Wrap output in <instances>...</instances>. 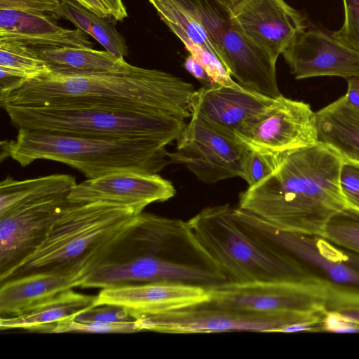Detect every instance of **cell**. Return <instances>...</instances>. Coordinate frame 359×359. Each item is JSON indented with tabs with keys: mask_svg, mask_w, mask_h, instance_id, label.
I'll use <instances>...</instances> for the list:
<instances>
[{
	"mask_svg": "<svg viewBox=\"0 0 359 359\" xmlns=\"http://www.w3.org/2000/svg\"><path fill=\"white\" fill-rule=\"evenodd\" d=\"M48 73L64 76H87L132 70L135 66L107 50L92 48L29 46Z\"/></svg>",
	"mask_w": 359,
	"mask_h": 359,
	"instance_id": "7402d4cb",
	"label": "cell"
},
{
	"mask_svg": "<svg viewBox=\"0 0 359 359\" xmlns=\"http://www.w3.org/2000/svg\"><path fill=\"white\" fill-rule=\"evenodd\" d=\"M343 163L320 142L288 152L273 172L239 194L238 207L280 230L321 236L347 206L340 187Z\"/></svg>",
	"mask_w": 359,
	"mask_h": 359,
	"instance_id": "3957f363",
	"label": "cell"
},
{
	"mask_svg": "<svg viewBox=\"0 0 359 359\" xmlns=\"http://www.w3.org/2000/svg\"><path fill=\"white\" fill-rule=\"evenodd\" d=\"M282 55L296 79L359 76V51L319 29L301 33Z\"/></svg>",
	"mask_w": 359,
	"mask_h": 359,
	"instance_id": "2e32d148",
	"label": "cell"
},
{
	"mask_svg": "<svg viewBox=\"0 0 359 359\" xmlns=\"http://www.w3.org/2000/svg\"><path fill=\"white\" fill-rule=\"evenodd\" d=\"M137 215L132 208L114 203H73L33 250L0 274V283L38 272L84 280L132 226Z\"/></svg>",
	"mask_w": 359,
	"mask_h": 359,
	"instance_id": "277c9868",
	"label": "cell"
},
{
	"mask_svg": "<svg viewBox=\"0 0 359 359\" xmlns=\"http://www.w3.org/2000/svg\"><path fill=\"white\" fill-rule=\"evenodd\" d=\"M0 67L19 71L30 79L49 72L29 46L12 41L0 40Z\"/></svg>",
	"mask_w": 359,
	"mask_h": 359,
	"instance_id": "f1b7e54d",
	"label": "cell"
},
{
	"mask_svg": "<svg viewBox=\"0 0 359 359\" xmlns=\"http://www.w3.org/2000/svg\"><path fill=\"white\" fill-rule=\"evenodd\" d=\"M174 282L207 290L226 283L187 221L141 212L81 287Z\"/></svg>",
	"mask_w": 359,
	"mask_h": 359,
	"instance_id": "6da1fadb",
	"label": "cell"
},
{
	"mask_svg": "<svg viewBox=\"0 0 359 359\" xmlns=\"http://www.w3.org/2000/svg\"><path fill=\"white\" fill-rule=\"evenodd\" d=\"M209 299L206 288L174 282H151L102 288L95 306L123 307L135 317L184 308Z\"/></svg>",
	"mask_w": 359,
	"mask_h": 359,
	"instance_id": "e0dca14e",
	"label": "cell"
},
{
	"mask_svg": "<svg viewBox=\"0 0 359 359\" xmlns=\"http://www.w3.org/2000/svg\"><path fill=\"white\" fill-rule=\"evenodd\" d=\"M285 154L273 155L248 149L241 177L247 182L248 187L256 184L274 171Z\"/></svg>",
	"mask_w": 359,
	"mask_h": 359,
	"instance_id": "4dcf8cb0",
	"label": "cell"
},
{
	"mask_svg": "<svg viewBox=\"0 0 359 359\" xmlns=\"http://www.w3.org/2000/svg\"><path fill=\"white\" fill-rule=\"evenodd\" d=\"M76 184L75 177L67 174H54L25 180L7 177L0 183V214L25 203L69 196Z\"/></svg>",
	"mask_w": 359,
	"mask_h": 359,
	"instance_id": "d4e9b609",
	"label": "cell"
},
{
	"mask_svg": "<svg viewBox=\"0 0 359 359\" xmlns=\"http://www.w3.org/2000/svg\"><path fill=\"white\" fill-rule=\"evenodd\" d=\"M176 149L169 152L172 163L186 167L198 180L215 184L241 177L248 149L235 135L224 133L191 113L179 137Z\"/></svg>",
	"mask_w": 359,
	"mask_h": 359,
	"instance_id": "7c38bea8",
	"label": "cell"
},
{
	"mask_svg": "<svg viewBox=\"0 0 359 359\" xmlns=\"http://www.w3.org/2000/svg\"><path fill=\"white\" fill-rule=\"evenodd\" d=\"M196 89L169 73L135 67L130 71L64 76L45 73L0 96L4 105L158 111L186 119Z\"/></svg>",
	"mask_w": 359,
	"mask_h": 359,
	"instance_id": "7a4b0ae2",
	"label": "cell"
},
{
	"mask_svg": "<svg viewBox=\"0 0 359 359\" xmlns=\"http://www.w3.org/2000/svg\"><path fill=\"white\" fill-rule=\"evenodd\" d=\"M316 114L318 142L344 161L359 164V109L344 95Z\"/></svg>",
	"mask_w": 359,
	"mask_h": 359,
	"instance_id": "603a6c76",
	"label": "cell"
},
{
	"mask_svg": "<svg viewBox=\"0 0 359 359\" xmlns=\"http://www.w3.org/2000/svg\"><path fill=\"white\" fill-rule=\"evenodd\" d=\"M83 280L48 272H38L1 283L0 313L15 316L58 294L81 287Z\"/></svg>",
	"mask_w": 359,
	"mask_h": 359,
	"instance_id": "44dd1931",
	"label": "cell"
},
{
	"mask_svg": "<svg viewBox=\"0 0 359 359\" xmlns=\"http://www.w3.org/2000/svg\"><path fill=\"white\" fill-rule=\"evenodd\" d=\"M140 331V329L136 320L126 323H83L69 318L53 325L48 332L133 333Z\"/></svg>",
	"mask_w": 359,
	"mask_h": 359,
	"instance_id": "f546056e",
	"label": "cell"
},
{
	"mask_svg": "<svg viewBox=\"0 0 359 359\" xmlns=\"http://www.w3.org/2000/svg\"><path fill=\"white\" fill-rule=\"evenodd\" d=\"M347 82L348 89L344 96L349 104L359 109V76H352Z\"/></svg>",
	"mask_w": 359,
	"mask_h": 359,
	"instance_id": "ab89813d",
	"label": "cell"
},
{
	"mask_svg": "<svg viewBox=\"0 0 359 359\" xmlns=\"http://www.w3.org/2000/svg\"><path fill=\"white\" fill-rule=\"evenodd\" d=\"M357 325L336 311H327L322 322V330L341 333V330Z\"/></svg>",
	"mask_w": 359,
	"mask_h": 359,
	"instance_id": "8d00e7d4",
	"label": "cell"
},
{
	"mask_svg": "<svg viewBox=\"0 0 359 359\" xmlns=\"http://www.w3.org/2000/svg\"><path fill=\"white\" fill-rule=\"evenodd\" d=\"M231 9L233 25L276 60L307 27L284 0H241Z\"/></svg>",
	"mask_w": 359,
	"mask_h": 359,
	"instance_id": "9a60e30c",
	"label": "cell"
},
{
	"mask_svg": "<svg viewBox=\"0 0 359 359\" xmlns=\"http://www.w3.org/2000/svg\"><path fill=\"white\" fill-rule=\"evenodd\" d=\"M222 62L242 87L272 98L279 97L276 60L233 25L221 39Z\"/></svg>",
	"mask_w": 359,
	"mask_h": 359,
	"instance_id": "ac0fdd59",
	"label": "cell"
},
{
	"mask_svg": "<svg viewBox=\"0 0 359 359\" xmlns=\"http://www.w3.org/2000/svg\"><path fill=\"white\" fill-rule=\"evenodd\" d=\"M344 22L332 36L346 46L359 51V0H343Z\"/></svg>",
	"mask_w": 359,
	"mask_h": 359,
	"instance_id": "1f68e13d",
	"label": "cell"
},
{
	"mask_svg": "<svg viewBox=\"0 0 359 359\" xmlns=\"http://www.w3.org/2000/svg\"><path fill=\"white\" fill-rule=\"evenodd\" d=\"M85 8L103 18H113L109 8L102 0H76Z\"/></svg>",
	"mask_w": 359,
	"mask_h": 359,
	"instance_id": "f35d334b",
	"label": "cell"
},
{
	"mask_svg": "<svg viewBox=\"0 0 359 359\" xmlns=\"http://www.w3.org/2000/svg\"><path fill=\"white\" fill-rule=\"evenodd\" d=\"M348 320L359 324V306H341L334 310Z\"/></svg>",
	"mask_w": 359,
	"mask_h": 359,
	"instance_id": "b9f144b4",
	"label": "cell"
},
{
	"mask_svg": "<svg viewBox=\"0 0 359 359\" xmlns=\"http://www.w3.org/2000/svg\"><path fill=\"white\" fill-rule=\"evenodd\" d=\"M321 236L359 255V210L346 206L337 212L327 222Z\"/></svg>",
	"mask_w": 359,
	"mask_h": 359,
	"instance_id": "83f0119b",
	"label": "cell"
},
{
	"mask_svg": "<svg viewBox=\"0 0 359 359\" xmlns=\"http://www.w3.org/2000/svg\"><path fill=\"white\" fill-rule=\"evenodd\" d=\"M229 204L208 207L187 222L227 283L319 280L249 234Z\"/></svg>",
	"mask_w": 359,
	"mask_h": 359,
	"instance_id": "8992f818",
	"label": "cell"
},
{
	"mask_svg": "<svg viewBox=\"0 0 359 359\" xmlns=\"http://www.w3.org/2000/svg\"><path fill=\"white\" fill-rule=\"evenodd\" d=\"M225 4H226L230 8H233L237 3H238L241 0H222Z\"/></svg>",
	"mask_w": 359,
	"mask_h": 359,
	"instance_id": "7bdbcfd3",
	"label": "cell"
},
{
	"mask_svg": "<svg viewBox=\"0 0 359 359\" xmlns=\"http://www.w3.org/2000/svg\"><path fill=\"white\" fill-rule=\"evenodd\" d=\"M274 100L240 85H213L196 90L191 109L215 128L234 135L243 123L265 110Z\"/></svg>",
	"mask_w": 359,
	"mask_h": 359,
	"instance_id": "d6986e66",
	"label": "cell"
},
{
	"mask_svg": "<svg viewBox=\"0 0 359 359\" xmlns=\"http://www.w3.org/2000/svg\"><path fill=\"white\" fill-rule=\"evenodd\" d=\"M55 16L72 22L116 57L123 60L128 55L126 40L116 30L114 18L101 17L76 0H62Z\"/></svg>",
	"mask_w": 359,
	"mask_h": 359,
	"instance_id": "484cf974",
	"label": "cell"
},
{
	"mask_svg": "<svg viewBox=\"0 0 359 359\" xmlns=\"http://www.w3.org/2000/svg\"><path fill=\"white\" fill-rule=\"evenodd\" d=\"M95 300L96 296L79 293L71 289L15 316H1L0 328L1 330L26 329L48 332L57 323L74 318L80 313L95 307Z\"/></svg>",
	"mask_w": 359,
	"mask_h": 359,
	"instance_id": "cb8c5ba5",
	"label": "cell"
},
{
	"mask_svg": "<svg viewBox=\"0 0 359 359\" xmlns=\"http://www.w3.org/2000/svg\"><path fill=\"white\" fill-rule=\"evenodd\" d=\"M349 162V161H348ZM351 163V162H350ZM354 166L355 168L359 171V164H357V163H351Z\"/></svg>",
	"mask_w": 359,
	"mask_h": 359,
	"instance_id": "ee69618b",
	"label": "cell"
},
{
	"mask_svg": "<svg viewBox=\"0 0 359 359\" xmlns=\"http://www.w3.org/2000/svg\"><path fill=\"white\" fill-rule=\"evenodd\" d=\"M204 27L219 47L224 32L233 25L232 9L222 0H171Z\"/></svg>",
	"mask_w": 359,
	"mask_h": 359,
	"instance_id": "4316f807",
	"label": "cell"
},
{
	"mask_svg": "<svg viewBox=\"0 0 359 359\" xmlns=\"http://www.w3.org/2000/svg\"><path fill=\"white\" fill-rule=\"evenodd\" d=\"M69 196L20 204L0 214V274L33 250L73 203Z\"/></svg>",
	"mask_w": 359,
	"mask_h": 359,
	"instance_id": "4fadbf2b",
	"label": "cell"
},
{
	"mask_svg": "<svg viewBox=\"0 0 359 359\" xmlns=\"http://www.w3.org/2000/svg\"><path fill=\"white\" fill-rule=\"evenodd\" d=\"M62 0H0V9L55 16Z\"/></svg>",
	"mask_w": 359,
	"mask_h": 359,
	"instance_id": "836d02e7",
	"label": "cell"
},
{
	"mask_svg": "<svg viewBox=\"0 0 359 359\" xmlns=\"http://www.w3.org/2000/svg\"><path fill=\"white\" fill-rule=\"evenodd\" d=\"M340 187L347 206L359 210V171L346 161L341 170Z\"/></svg>",
	"mask_w": 359,
	"mask_h": 359,
	"instance_id": "e575fe53",
	"label": "cell"
},
{
	"mask_svg": "<svg viewBox=\"0 0 359 359\" xmlns=\"http://www.w3.org/2000/svg\"><path fill=\"white\" fill-rule=\"evenodd\" d=\"M330 287L320 280L225 283L208 289L209 299L225 308L260 312H327Z\"/></svg>",
	"mask_w": 359,
	"mask_h": 359,
	"instance_id": "8fae6325",
	"label": "cell"
},
{
	"mask_svg": "<svg viewBox=\"0 0 359 359\" xmlns=\"http://www.w3.org/2000/svg\"><path fill=\"white\" fill-rule=\"evenodd\" d=\"M109 8L112 17L116 21H123L127 16V11L123 0H102Z\"/></svg>",
	"mask_w": 359,
	"mask_h": 359,
	"instance_id": "60d3db41",
	"label": "cell"
},
{
	"mask_svg": "<svg viewBox=\"0 0 359 359\" xmlns=\"http://www.w3.org/2000/svg\"><path fill=\"white\" fill-rule=\"evenodd\" d=\"M0 40L29 46L93 47L85 32L59 26L52 15L6 9H0Z\"/></svg>",
	"mask_w": 359,
	"mask_h": 359,
	"instance_id": "ffe728a7",
	"label": "cell"
},
{
	"mask_svg": "<svg viewBox=\"0 0 359 359\" xmlns=\"http://www.w3.org/2000/svg\"><path fill=\"white\" fill-rule=\"evenodd\" d=\"M74 319L83 323H117L133 321L135 318L123 307L104 304L84 311L76 316Z\"/></svg>",
	"mask_w": 359,
	"mask_h": 359,
	"instance_id": "d6a6232c",
	"label": "cell"
},
{
	"mask_svg": "<svg viewBox=\"0 0 359 359\" xmlns=\"http://www.w3.org/2000/svg\"><path fill=\"white\" fill-rule=\"evenodd\" d=\"M12 124L20 129L104 137L152 138L170 144L185 119L158 111L63 109L4 105Z\"/></svg>",
	"mask_w": 359,
	"mask_h": 359,
	"instance_id": "52a82bcc",
	"label": "cell"
},
{
	"mask_svg": "<svg viewBox=\"0 0 359 359\" xmlns=\"http://www.w3.org/2000/svg\"><path fill=\"white\" fill-rule=\"evenodd\" d=\"M234 135L248 149L273 155L319 142L316 112L309 104L282 94L265 110L243 123Z\"/></svg>",
	"mask_w": 359,
	"mask_h": 359,
	"instance_id": "30bf717a",
	"label": "cell"
},
{
	"mask_svg": "<svg viewBox=\"0 0 359 359\" xmlns=\"http://www.w3.org/2000/svg\"><path fill=\"white\" fill-rule=\"evenodd\" d=\"M176 194L172 183L158 174L123 170L76 184L68 198L74 203L102 201L132 208L140 214L149 204Z\"/></svg>",
	"mask_w": 359,
	"mask_h": 359,
	"instance_id": "5bb4252c",
	"label": "cell"
},
{
	"mask_svg": "<svg viewBox=\"0 0 359 359\" xmlns=\"http://www.w3.org/2000/svg\"><path fill=\"white\" fill-rule=\"evenodd\" d=\"M169 145L152 138L104 137L20 129L15 140L1 142V159L25 167L36 160L63 163L87 179L117 171L158 174L172 163Z\"/></svg>",
	"mask_w": 359,
	"mask_h": 359,
	"instance_id": "5b68a950",
	"label": "cell"
},
{
	"mask_svg": "<svg viewBox=\"0 0 359 359\" xmlns=\"http://www.w3.org/2000/svg\"><path fill=\"white\" fill-rule=\"evenodd\" d=\"M325 313H260L220 306L209 299L179 309L135 316L140 331L170 334L233 331L282 332L299 323L322 325Z\"/></svg>",
	"mask_w": 359,
	"mask_h": 359,
	"instance_id": "9c48e42d",
	"label": "cell"
},
{
	"mask_svg": "<svg viewBox=\"0 0 359 359\" xmlns=\"http://www.w3.org/2000/svg\"><path fill=\"white\" fill-rule=\"evenodd\" d=\"M29 79L19 71L0 67V96L16 89Z\"/></svg>",
	"mask_w": 359,
	"mask_h": 359,
	"instance_id": "d590c367",
	"label": "cell"
},
{
	"mask_svg": "<svg viewBox=\"0 0 359 359\" xmlns=\"http://www.w3.org/2000/svg\"><path fill=\"white\" fill-rule=\"evenodd\" d=\"M185 69L196 79L204 83V86L216 85L210 77L203 64L193 55H189L184 61Z\"/></svg>",
	"mask_w": 359,
	"mask_h": 359,
	"instance_id": "74e56055",
	"label": "cell"
},
{
	"mask_svg": "<svg viewBox=\"0 0 359 359\" xmlns=\"http://www.w3.org/2000/svg\"><path fill=\"white\" fill-rule=\"evenodd\" d=\"M232 215L242 227L266 248L298 264L333 289L359 295V255L320 235L287 231L238 207Z\"/></svg>",
	"mask_w": 359,
	"mask_h": 359,
	"instance_id": "ba28073f",
	"label": "cell"
}]
</instances>
